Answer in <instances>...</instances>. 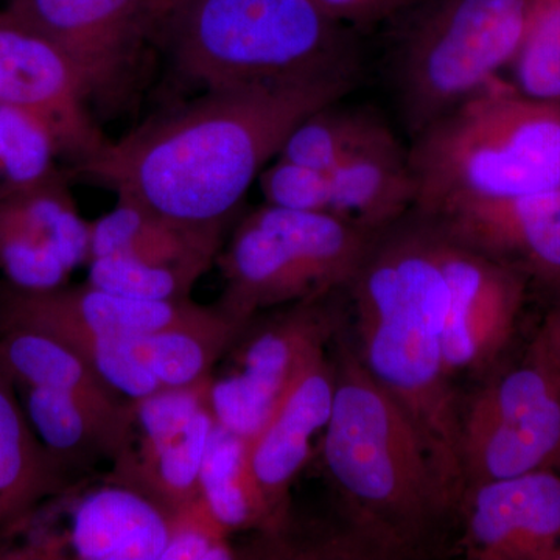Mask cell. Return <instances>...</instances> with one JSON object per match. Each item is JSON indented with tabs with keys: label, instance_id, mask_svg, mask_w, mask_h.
<instances>
[{
	"label": "cell",
	"instance_id": "6da1fadb",
	"mask_svg": "<svg viewBox=\"0 0 560 560\" xmlns=\"http://www.w3.org/2000/svg\"><path fill=\"white\" fill-rule=\"evenodd\" d=\"M357 81L206 90L108 145L73 173L117 198L191 224L228 226L293 128Z\"/></svg>",
	"mask_w": 560,
	"mask_h": 560
},
{
	"label": "cell",
	"instance_id": "7a4b0ae2",
	"mask_svg": "<svg viewBox=\"0 0 560 560\" xmlns=\"http://www.w3.org/2000/svg\"><path fill=\"white\" fill-rule=\"evenodd\" d=\"M349 287L361 364L422 431L460 506V408L445 361L448 289L436 224L412 209L378 234Z\"/></svg>",
	"mask_w": 560,
	"mask_h": 560
},
{
	"label": "cell",
	"instance_id": "3957f363",
	"mask_svg": "<svg viewBox=\"0 0 560 560\" xmlns=\"http://www.w3.org/2000/svg\"><path fill=\"white\" fill-rule=\"evenodd\" d=\"M335 394L324 430L327 477L349 539L383 556L415 555L459 512L429 441L337 335Z\"/></svg>",
	"mask_w": 560,
	"mask_h": 560
},
{
	"label": "cell",
	"instance_id": "277c9868",
	"mask_svg": "<svg viewBox=\"0 0 560 560\" xmlns=\"http://www.w3.org/2000/svg\"><path fill=\"white\" fill-rule=\"evenodd\" d=\"M154 40L205 91L360 79L355 33L311 0H178Z\"/></svg>",
	"mask_w": 560,
	"mask_h": 560
},
{
	"label": "cell",
	"instance_id": "5b68a950",
	"mask_svg": "<svg viewBox=\"0 0 560 560\" xmlns=\"http://www.w3.org/2000/svg\"><path fill=\"white\" fill-rule=\"evenodd\" d=\"M408 161L422 215L560 186V106L497 79L415 136Z\"/></svg>",
	"mask_w": 560,
	"mask_h": 560
},
{
	"label": "cell",
	"instance_id": "8992f818",
	"mask_svg": "<svg viewBox=\"0 0 560 560\" xmlns=\"http://www.w3.org/2000/svg\"><path fill=\"white\" fill-rule=\"evenodd\" d=\"M377 237L331 213L265 202L217 257L224 289L215 304L248 323L272 308L323 300L352 283Z\"/></svg>",
	"mask_w": 560,
	"mask_h": 560
},
{
	"label": "cell",
	"instance_id": "52a82bcc",
	"mask_svg": "<svg viewBox=\"0 0 560 560\" xmlns=\"http://www.w3.org/2000/svg\"><path fill=\"white\" fill-rule=\"evenodd\" d=\"M533 0H434L394 50L393 77L412 138L500 79Z\"/></svg>",
	"mask_w": 560,
	"mask_h": 560
},
{
	"label": "cell",
	"instance_id": "ba28073f",
	"mask_svg": "<svg viewBox=\"0 0 560 560\" xmlns=\"http://www.w3.org/2000/svg\"><path fill=\"white\" fill-rule=\"evenodd\" d=\"M559 445L560 360L537 340L525 363L478 390L460 412L466 489L551 469Z\"/></svg>",
	"mask_w": 560,
	"mask_h": 560
},
{
	"label": "cell",
	"instance_id": "9c48e42d",
	"mask_svg": "<svg viewBox=\"0 0 560 560\" xmlns=\"http://www.w3.org/2000/svg\"><path fill=\"white\" fill-rule=\"evenodd\" d=\"M329 298L248 320L210 375V408L220 425L248 440L259 433L301 372L340 331V313Z\"/></svg>",
	"mask_w": 560,
	"mask_h": 560
},
{
	"label": "cell",
	"instance_id": "30bf717a",
	"mask_svg": "<svg viewBox=\"0 0 560 560\" xmlns=\"http://www.w3.org/2000/svg\"><path fill=\"white\" fill-rule=\"evenodd\" d=\"M226 228L184 223L117 198L91 223L88 282L138 300H189L217 264Z\"/></svg>",
	"mask_w": 560,
	"mask_h": 560
},
{
	"label": "cell",
	"instance_id": "8fae6325",
	"mask_svg": "<svg viewBox=\"0 0 560 560\" xmlns=\"http://www.w3.org/2000/svg\"><path fill=\"white\" fill-rule=\"evenodd\" d=\"M2 13L55 44L103 109L130 97L154 40L150 0H10Z\"/></svg>",
	"mask_w": 560,
	"mask_h": 560
},
{
	"label": "cell",
	"instance_id": "7c38bea8",
	"mask_svg": "<svg viewBox=\"0 0 560 560\" xmlns=\"http://www.w3.org/2000/svg\"><path fill=\"white\" fill-rule=\"evenodd\" d=\"M208 381L132 400L127 447L103 480L136 490L172 517L200 493L202 460L215 416Z\"/></svg>",
	"mask_w": 560,
	"mask_h": 560
},
{
	"label": "cell",
	"instance_id": "4fadbf2b",
	"mask_svg": "<svg viewBox=\"0 0 560 560\" xmlns=\"http://www.w3.org/2000/svg\"><path fill=\"white\" fill-rule=\"evenodd\" d=\"M91 223L81 219L60 168L0 186V272L21 290L43 291L69 283L90 264Z\"/></svg>",
	"mask_w": 560,
	"mask_h": 560
},
{
	"label": "cell",
	"instance_id": "5bb4252c",
	"mask_svg": "<svg viewBox=\"0 0 560 560\" xmlns=\"http://www.w3.org/2000/svg\"><path fill=\"white\" fill-rule=\"evenodd\" d=\"M0 105L39 121L75 167L108 145L72 62L49 39L0 11Z\"/></svg>",
	"mask_w": 560,
	"mask_h": 560
},
{
	"label": "cell",
	"instance_id": "9a60e30c",
	"mask_svg": "<svg viewBox=\"0 0 560 560\" xmlns=\"http://www.w3.org/2000/svg\"><path fill=\"white\" fill-rule=\"evenodd\" d=\"M438 231L448 289L445 361L455 377L485 370L506 348L525 300V275Z\"/></svg>",
	"mask_w": 560,
	"mask_h": 560
},
{
	"label": "cell",
	"instance_id": "2e32d148",
	"mask_svg": "<svg viewBox=\"0 0 560 560\" xmlns=\"http://www.w3.org/2000/svg\"><path fill=\"white\" fill-rule=\"evenodd\" d=\"M223 315L219 305L189 300L145 301L91 285L21 290L0 279V326L75 330L106 338H130L153 331L208 323Z\"/></svg>",
	"mask_w": 560,
	"mask_h": 560
},
{
	"label": "cell",
	"instance_id": "e0dca14e",
	"mask_svg": "<svg viewBox=\"0 0 560 560\" xmlns=\"http://www.w3.org/2000/svg\"><path fill=\"white\" fill-rule=\"evenodd\" d=\"M463 547L475 560H555L560 550V475L539 469L464 492Z\"/></svg>",
	"mask_w": 560,
	"mask_h": 560
},
{
	"label": "cell",
	"instance_id": "ac0fdd59",
	"mask_svg": "<svg viewBox=\"0 0 560 560\" xmlns=\"http://www.w3.org/2000/svg\"><path fill=\"white\" fill-rule=\"evenodd\" d=\"M327 349L301 372L259 433L249 440V466L270 536L285 529L290 493L311 459L312 442L326 430L335 394V368Z\"/></svg>",
	"mask_w": 560,
	"mask_h": 560
},
{
	"label": "cell",
	"instance_id": "d6986e66",
	"mask_svg": "<svg viewBox=\"0 0 560 560\" xmlns=\"http://www.w3.org/2000/svg\"><path fill=\"white\" fill-rule=\"evenodd\" d=\"M425 217L460 245L560 285V186Z\"/></svg>",
	"mask_w": 560,
	"mask_h": 560
},
{
	"label": "cell",
	"instance_id": "ffe728a7",
	"mask_svg": "<svg viewBox=\"0 0 560 560\" xmlns=\"http://www.w3.org/2000/svg\"><path fill=\"white\" fill-rule=\"evenodd\" d=\"M65 547L81 560H162L171 517L136 490L102 480L73 500Z\"/></svg>",
	"mask_w": 560,
	"mask_h": 560
},
{
	"label": "cell",
	"instance_id": "44dd1931",
	"mask_svg": "<svg viewBox=\"0 0 560 560\" xmlns=\"http://www.w3.org/2000/svg\"><path fill=\"white\" fill-rule=\"evenodd\" d=\"M16 389L39 441L70 474L88 471L103 460L113 464L127 447L132 400L124 410H108L65 390L36 386Z\"/></svg>",
	"mask_w": 560,
	"mask_h": 560
},
{
	"label": "cell",
	"instance_id": "7402d4cb",
	"mask_svg": "<svg viewBox=\"0 0 560 560\" xmlns=\"http://www.w3.org/2000/svg\"><path fill=\"white\" fill-rule=\"evenodd\" d=\"M327 173L329 213L363 230L381 234L415 209L408 151L393 131Z\"/></svg>",
	"mask_w": 560,
	"mask_h": 560
},
{
	"label": "cell",
	"instance_id": "603a6c76",
	"mask_svg": "<svg viewBox=\"0 0 560 560\" xmlns=\"http://www.w3.org/2000/svg\"><path fill=\"white\" fill-rule=\"evenodd\" d=\"M39 441L20 393L0 368V529L20 525L75 486Z\"/></svg>",
	"mask_w": 560,
	"mask_h": 560
},
{
	"label": "cell",
	"instance_id": "cb8c5ba5",
	"mask_svg": "<svg viewBox=\"0 0 560 560\" xmlns=\"http://www.w3.org/2000/svg\"><path fill=\"white\" fill-rule=\"evenodd\" d=\"M0 368L16 386L65 390L108 410H124L131 401L103 382L72 346L36 327L0 326Z\"/></svg>",
	"mask_w": 560,
	"mask_h": 560
},
{
	"label": "cell",
	"instance_id": "d4e9b609",
	"mask_svg": "<svg viewBox=\"0 0 560 560\" xmlns=\"http://www.w3.org/2000/svg\"><path fill=\"white\" fill-rule=\"evenodd\" d=\"M246 324L223 312L208 323L139 335L127 342L135 359L164 388H184L208 381Z\"/></svg>",
	"mask_w": 560,
	"mask_h": 560
},
{
	"label": "cell",
	"instance_id": "484cf974",
	"mask_svg": "<svg viewBox=\"0 0 560 560\" xmlns=\"http://www.w3.org/2000/svg\"><path fill=\"white\" fill-rule=\"evenodd\" d=\"M200 493L228 533L259 529L268 518L249 466V440L215 422L202 460Z\"/></svg>",
	"mask_w": 560,
	"mask_h": 560
},
{
	"label": "cell",
	"instance_id": "4316f807",
	"mask_svg": "<svg viewBox=\"0 0 560 560\" xmlns=\"http://www.w3.org/2000/svg\"><path fill=\"white\" fill-rule=\"evenodd\" d=\"M388 132L386 121L372 110L345 108L335 102L300 121L276 158L330 172Z\"/></svg>",
	"mask_w": 560,
	"mask_h": 560
},
{
	"label": "cell",
	"instance_id": "83f0119b",
	"mask_svg": "<svg viewBox=\"0 0 560 560\" xmlns=\"http://www.w3.org/2000/svg\"><path fill=\"white\" fill-rule=\"evenodd\" d=\"M508 69L515 91L560 106V0H533L525 35Z\"/></svg>",
	"mask_w": 560,
	"mask_h": 560
},
{
	"label": "cell",
	"instance_id": "f1b7e54d",
	"mask_svg": "<svg viewBox=\"0 0 560 560\" xmlns=\"http://www.w3.org/2000/svg\"><path fill=\"white\" fill-rule=\"evenodd\" d=\"M57 147L46 128L21 110L0 105V186L28 183L57 167Z\"/></svg>",
	"mask_w": 560,
	"mask_h": 560
},
{
	"label": "cell",
	"instance_id": "f546056e",
	"mask_svg": "<svg viewBox=\"0 0 560 560\" xmlns=\"http://www.w3.org/2000/svg\"><path fill=\"white\" fill-rule=\"evenodd\" d=\"M231 534L198 497L171 517V540L162 560L234 559Z\"/></svg>",
	"mask_w": 560,
	"mask_h": 560
},
{
	"label": "cell",
	"instance_id": "4dcf8cb0",
	"mask_svg": "<svg viewBox=\"0 0 560 560\" xmlns=\"http://www.w3.org/2000/svg\"><path fill=\"white\" fill-rule=\"evenodd\" d=\"M259 183L267 205L329 213L330 178L327 172L275 158V162L261 171Z\"/></svg>",
	"mask_w": 560,
	"mask_h": 560
},
{
	"label": "cell",
	"instance_id": "1f68e13d",
	"mask_svg": "<svg viewBox=\"0 0 560 560\" xmlns=\"http://www.w3.org/2000/svg\"><path fill=\"white\" fill-rule=\"evenodd\" d=\"M323 13L349 28H370L399 16L418 0H311Z\"/></svg>",
	"mask_w": 560,
	"mask_h": 560
},
{
	"label": "cell",
	"instance_id": "d6a6232c",
	"mask_svg": "<svg viewBox=\"0 0 560 560\" xmlns=\"http://www.w3.org/2000/svg\"><path fill=\"white\" fill-rule=\"evenodd\" d=\"M537 340L560 359V305L548 315Z\"/></svg>",
	"mask_w": 560,
	"mask_h": 560
},
{
	"label": "cell",
	"instance_id": "836d02e7",
	"mask_svg": "<svg viewBox=\"0 0 560 560\" xmlns=\"http://www.w3.org/2000/svg\"><path fill=\"white\" fill-rule=\"evenodd\" d=\"M178 0H150L151 20H153L154 28L158 21L164 16L165 11L171 10Z\"/></svg>",
	"mask_w": 560,
	"mask_h": 560
},
{
	"label": "cell",
	"instance_id": "e575fe53",
	"mask_svg": "<svg viewBox=\"0 0 560 560\" xmlns=\"http://www.w3.org/2000/svg\"><path fill=\"white\" fill-rule=\"evenodd\" d=\"M551 469H559L560 470V445H559V448H558V453H556L555 459H552Z\"/></svg>",
	"mask_w": 560,
	"mask_h": 560
}]
</instances>
